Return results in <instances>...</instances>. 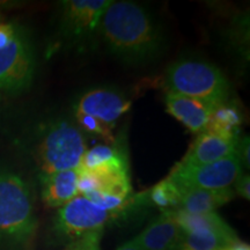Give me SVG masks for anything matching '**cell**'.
<instances>
[{
	"mask_svg": "<svg viewBox=\"0 0 250 250\" xmlns=\"http://www.w3.org/2000/svg\"><path fill=\"white\" fill-rule=\"evenodd\" d=\"M100 40L108 51L132 66L158 59L166 45L161 24L145 6L133 1H112L103 13Z\"/></svg>",
	"mask_w": 250,
	"mask_h": 250,
	"instance_id": "obj_1",
	"label": "cell"
},
{
	"mask_svg": "<svg viewBox=\"0 0 250 250\" xmlns=\"http://www.w3.org/2000/svg\"><path fill=\"white\" fill-rule=\"evenodd\" d=\"M78 170L79 195L114 213L124 210L132 187L125 154L114 144L87 149Z\"/></svg>",
	"mask_w": 250,
	"mask_h": 250,
	"instance_id": "obj_2",
	"label": "cell"
},
{
	"mask_svg": "<svg viewBox=\"0 0 250 250\" xmlns=\"http://www.w3.org/2000/svg\"><path fill=\"white\" fill-rule=\"evenodd\" d=\"M39 221L29 184L0 168V250H34Z\"/></svg>",
	"mask_w": 250,
	"mask_h": 250,
	"instance_id": "obj_3",
	"label": "cell"
},
{
	"mask_svg": "<svg viewBox=\"0 0 250 250\" xmlns=\"http://www.w3.org/2000/svg\"><path fill=\"white\" fill-rule=\"evenodd\" d=\"M168 92L180 94L208 104H224L229 98V83L215 65L197 59H180L167 68Z\"/></svg>",
	"mask_w": 250,
	"mask_h": 250,
	"instance_id": "obj_4",
	"label": "cell"
},
{
	"mask_svg": "<svg viewBox=\"0 0 250 250\" xmlns=\"http://www.w3.org/2000/svg\"><path fill=\"white\" fill-rule=\"evenodd\" d=\"M86 151L85 134L77 124L66 120L50 122L43 127L35 148L40 175L77 169Z\"/></svg>",
	"mask_w": 250,
	"mask_h": 250,
	"instance_id": "obj_5",
	"label": "cell"
},
{
	"mask_svg": "<svg viewBox=\"0 0 250 250\" xmlns=\"http://www.w3.org/2000/svg\"><path fill=\"white\" fill-rule=\"evenodd\" d=\"M35 54L27 33L15 23H0V93L18 94L30 86Z\"/></svg>",
	"mask_w": 250,
	"mask_h": 250,
	"instance_id": "obj_6",
	"label": "cell"
},
{
	"mask_svg": "<svg viewBox=\"0 0 250 250\" xmlns=\"http://www.w3.org/2000/svg\"><path fill=\"white\" fill-rule=\"evenodd\" d=\"M111 0H64L59 5L58 45L87 51L100 39L103 13Z\"/></svg>",
	"mask_w": 250,
	"mask_h": 250,
	"instance_id": "obj_7",
	"label": "cell"
},
{
	"mask_svg": "<svg viewBox=\"0 0 250 250\" xmlns=\"http://www.w3.org/2000/svg\"><path fill=\"white\" fill-rule=\"evenodd\" d=\"M130 101L123 94L110 88H95L83 94L74 105L78 127L114 144V129L129 110Z\"/></svg>",
	"mask_w": 250,
	"mask_h": 250,
	"instance_id": "obj_8",
	"label": "cell"
},
{
	"mask_svg": "<svg viewBox=\"0 0 250 250\" xmlns=\"http://www.w3.org/2000/svg\"><path fill=\"white\" fill-rule=\"evenodd\" d=\"M116 214L79 195L57 210L54 218L55 235L68 245L92 233L103 232L108 221Z\"/></svg>",
	"mask_w": 250,
	"mask_h": 250,
	"instance_id": "obj_9",
	"label": "cell"
},
{
	"mask_svg": "<svg viewBox=\"0 0 250 250\" xmlns=\"http://www.w3.org/2000/svg\"><path fill=\"white\" fill-rule=\"evenodd\" d=\"M242 175V165L235 154L205 165H182L171 171L168 179L180 189H228Z\"/></svg>",
	"mask_w": 250,
	"mask_h": 250,
	"instance_id": "obj_10",
	"label": "cell"
},
{
	"mask_svg": "<svg viewBox=\"0 0 250 250\" xmlns=\"http://www.w3.org/2000/svg\"><path fill=\"white\" fill-rule=\"evenodd\" d=\"M237 143V134H224L204 130L198 134L190 151L180 164L197 166L221 160L235 154Z\"/></svg>",
	"mask_w": 250,
	"mask_h": 250,
	"instance_id": "obj_11",
	"label": "cell"
},
{
	"mask_svg": "<svg viewBox=\"0 0 250 250\" xmlns=\"http://www.w3.org/2000/svg\"><path fill=\"white\" fill-rule=\"evenodd\" d=\"M183 230L169 212H162L132 239L143 250H179Z\"/></svg>",
	"mask_w": 250,
	"mask_h": 250,
	"instance_id": "obj_12",
	"label": "cell"
},
{
	"mask_svg": "<svg viewBox=\"0 0 250 250\" xmlns=\"http://www.w3.org/2000/svg\"><path fill=\"white\" fill-rule=\"evenodd\" d=\"M166 108L171 116L180 121L190 131L201 133L208 126L215 107L201 100L167 92Z\"/></svg>",
	"mask_w": 250,
	"mask_h": 250,
	"instance_id": "obj_13",
	"label": "cell"
},
{
	"mask_svg": "<svg viewBox=\"0 0 250 250\" xmlns=\"http://www.w3.org/2000/svg\"><path fill=\"white\" fill-rule=\"evenodd\" d=\"M41 197L46 208H59L79 196V170L67 169L40 175Z\"/></svg>",
	"mask_w": 250,
	"mask_h": 250,
	"instance_id": "obj_14",
	"label": "cell"
},
{
	"mask_svg": "<svg viewBox=\"0 0 250 250\" xmlns=\"http://www.w3.org/2000/svg\"><path fill=\"white\" fill-rule=\"evenodd\" d=\"M181 203L177 210L188 212V213L201 214L215 212L217 208L234 198V190L232 188L221 190H206V189H181Z\"/></svg>",
	"mask_w": 250,
	"mask_h": 250,
	"instance_id": "obj_15",
	"label": "cell"
},
{
	"mask_svg": "<svg viewBox=\"0 0 250 250\" xmlns=\"http://www.w3.org/2000/svg\"><path fill=\"white\" fill-rule=\"evenodd\" d=\"M184 233V232H183ZM240 241L235 230H193L184 233L179 250H225Z\"/></svg>",
	"mask_w": 250,
	"mask_h": 250,
	"instance_id": "obj_16",
	"label": "cell"
},
{
	"mask_svg": "<svg viewBox=\"0 0 250 250\" xmlns=\"http://www.w3.org/2000/svg\"><path fill=\"white\" fill-rule=\"evenodd\" d=\"M241 124V115L236 107L224 103L214 108L205 130L224 134H237V127Z\"/></svg>",
	"mask_w": 250,
	"mask_h": 250,
	"instance_id": "obj_17",
	"label": "cell"
},
{
	"mask_svg": "<svg viewBox=\"0 0 250 250\" xmlns=\"http://www.w3.org/2000/svg\"><path fill=\"white\" fill-rule=\"evenodd\" d=\"M182 191L173 181L167 179L161 181L149 192V201L162 212L175 211L179 208Z\"/></svg>",
	"mask_w": 250,
	"mask_h": 250,
	"instance_id": "obj_18",
	"label": "cell"
},
{
	"mask_svg": "<svg viewBox=\"0 0 250 250\" xmlns=\"http://www.w3.org/2000/svg\"><path fill=\"white\" fill-rule=\"evenodd\" d=\"M103 232H95L66 245L64 250H101Z\"/></svg>",
	"mask_w": 250,
	"mask_h": 250,
	"instance_id": "obj_19",
	"label": "cell"
},
{
	"mask_svg": "<svg viewBox=\"0 0 250 250\" xmlns=\"http://www.w3.org/2000/svg\"><path fill=\"white\" fill-rule=\"evenodd\" d=\"M234 186V190L236 192L237 195H240L242 197V198L247 199V201H249L250 199V177L249 175L247 174H242L241 176L239 177L235 181V183L233 184Z\"/></svg>",
	"mask_w": 250,
	"mask_h": 250,
	"instance_id": "obj_20",
	"label": "cell"
},
{
	"mask_svg": "<svg viewBox=\"0 0 250 250\" xmlns=\"http://www.w3.org/2000/svg\"><path fill=\"white\" fill-rule=\"evenodd\" d=\"M249 137L247 136L246 138L239 140L236 147V154L239 156L240 161H241L242 166H246L247 168H249Z\"/></svg>",
	"mask_w": 250,
	"mask_h": 250,
	"instance_id": "obj_21",
	"label": "cell"
},
{
	"mask_svg": "<svg viewBox=\"0 0 250 250\" xmlns=\"http://www.w3.org/2000/svg\"><path fill=\"white\" fill-rule=\"evenodd\" d=\"M116 250H143L140 247H138L134 243L133 240H130V241L125 242L124 245H122L121 247H118Z\"/></svg>",
	"mask_w": 250,
	"mask_h": 250,
	"instance_id": "obj_22",
	"label": "cell"
},
{
	"mask_svg": "<svg viewBox=\"0 0 250 250\" xmlns=\"http://www.w3.org/2000/svg\"><path fill=\"white\" fill-rule=\"evenodd\" d=\"M228 250H250V247L245 242L237 241L236 243H234L233 246H230Z\"/></svg>",
	"mask_w": 250,
	"mask_h": 250,
	"instance_id": "obj_23",
	"label": "cell"
},
{
	"mask_svg": "<svg viewBox=\"0 0 250 250\" xmlns=\"http://www.w3.org/2000/svg\"><path fill=\"white\" fill-rule=\"evenodd\" d=\"M2 21H1V14H0V23H1Z\"/></svg>",
	"mask_w": 250,
	"mask_h": 250,
	"instance_id": "obj_24",
	"label": "cell"
},
{
	"mask_svg": "<svg viewBox=\"0 0 250 250\" xmlns=\"http://www.w3.org/2000/svg\"><path fill=\"white\" fill-rule=\"evenodd\" d=\"M225 250H228V248H227V249H225Z\"/></svg>",
	"mask_w": 250,
	"mask_h": 250,
	"instance_id": "obj_25",
	"label": "cell"
}]
</instances>
